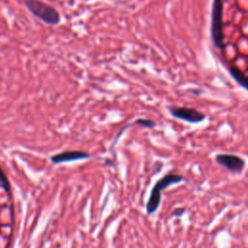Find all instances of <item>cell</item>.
Listing matches in <instances>:
<instances>
[{
    "instance_id": "obj_1",
    "label": "cell",
    "mask_w": 248,
    "mask_h": 248,
    "mask_svg": "<svg viewBox=\"0 0 248 248\" xmlns=\"http://www.w3.org/2000/svg\"><path fill=\"white\" fill-rule=\"evenodd\" d=\"M26 8L43 22L48 25H57L60 23V15L52 6L40 0H24Z\"/></svg>"
},
{
    "instance_id": "obj_7",
    "label": "cell",
    "mask_w": 248,
    "mask_h": 248,
    "mask_svg": "<svg viewBox=\"0 0 248 248\" xmlns=\"http://www.w3.org/2000/svg\"><path fill=\"white\" fill-rule=\"evenodd\" d=\"M184 211H185L184 208H177V209H175V210L172 212V215H178V216H180Z\"/></svg>"
},
{
    "instance_id": "obj_5",
    "label": "cell",
    "mask_w": 248,
    "mask_h": 248,
    "mask_svg": "<svg viewBox=\"0 0 248 248\" xmlns=\"http://www.w3.org/2000/svg\"><path fill=\"white\" fill-rule=\"evenodd\" d=\"M89 156L90 155L84 151L68 150V151H63V152L54 154L53 156L50 157V161L53 164H61V163H67V162H72V161L87 159Z\"/></svg>"
},
{
    "instance_id": "obj_3",
    "label": "cell",
    "mask_w": 248,
    "mask_h": 248,
    "mask_svg": "<svg viewBox=\"0 0 248 248\" xmlns=\"http://www.w3.org/2000/svg\"><path fill=\"white\" fill-rule=\"evenodd\" d=\"M169 109L170 114L173 117L190 122V123H200L205 118V115L203 112L197 110L196 108H193L170 107Z\"/></svg>"
},
{
    "instance_id": "obj_4",
    "label": "cell",
    "mask_w": 248,
    "mask_h": 248,
    "mask_svg": "<svg viewBox=\"0 0 248 248\" xmlns=\"http://www.w3.org/2000/svg\"><path fill=\"white\" fill-rule=\"evenodd\" d=\"M216 162L232 171H241L245 162L242 158L232 154H218L215 158Z\"/></svg>"
},
{
    "instance_id": "obj_2",
    "label": "cell",
    "mask_w": 248,
    "mask_h": 248,
    "mask_svg": "<svg viewBox=\"0 0 248 248\" xmlns=\"http://www.w3.org/2000/svg\"><path fill=\"white\" fill-rule=\"evenodd\" d=\"M182 181V176L179 174L174 173H169L160 178L153 186L150 197L148 199V202L146 203V211L148 214H151L155 212L160 204L161 202V192L165 190L167 187L176 184Z\"/></svg>"
},
{
    "instance_id": "obj_6",
    "label": "cell",
    "mask_w": 248,
    "mask_h": 248,
    "mask_svg": "<svg viewBox=\"0 0 248 248\" xmlns=\"http://www.w3.org/2000/svg\"><path fill=\"white\" fill-rule=\"evenodd\" d=\"M134 124H139V125H141L146 128H153L156 125L153 120L146 119V118H138L135 120Z\"/></svg>"
}]
</instances>
